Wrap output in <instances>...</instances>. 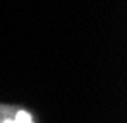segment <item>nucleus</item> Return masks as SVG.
<instances>
[{"mask_svg":"<svg viewBox=\"0 0 127 123\" xmlns=\"http://www.w3.org/2000/svg\"><path fill=\"white\" fill-rule=\"evenodd\" d=\"M3 123H14V122H3Z\"/></svg>","mask_w":127,"mask_h":123,"instance_id":"nucleus-2","label":"nucleus"},{"mask_svg":"<svg viewBox=\"0 0 127 123\" xmlns=\"http://www.w3.org/2000/svg\"><path fill=\"white\" fill-rule=\"evenodd\" d=\"M14 123H33V122H31L29 113H26V111H19V113L16 115V120H14Z\"/></svg>","mask_w":127,"mask_h":123,"instance_id":"nucleus-1","label":"nucleus"}]
</instances>
